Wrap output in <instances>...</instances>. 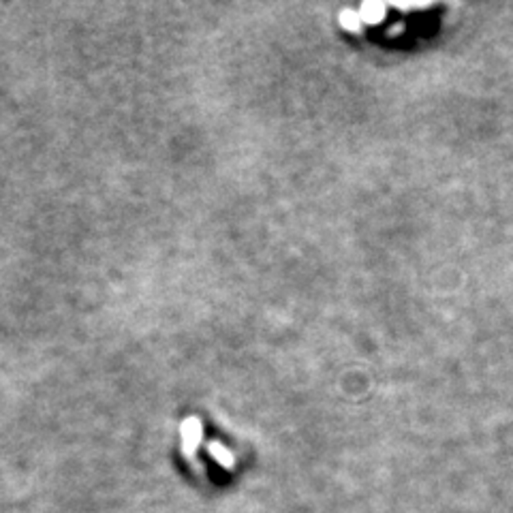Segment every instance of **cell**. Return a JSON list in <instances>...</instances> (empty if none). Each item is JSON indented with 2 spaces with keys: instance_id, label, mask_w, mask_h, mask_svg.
I'll use <instances>...</instances> for the list:
<instances>
[{
  "instance_id": "3",
  "label": "cell",
  "mask_w": 513,
  "mask_h": 513,
  "mask_svg": "<svg viewBox=\"0 0 513 513\" xmlns=\"http://www.w3.org/2000/svg\"><path fill=\"white\" fill-rule=\"evenodd\" d=\"M360 17L364 24H381L387 15V5L383 3H364L360 7Z\"/></svg>"
},
{
  "instance_id": "4",
  "label": "cell",
  "mask_w": 513,
  "mask_h": 513,
  "mask_svg": "<svg viewBox=\"0 0 513 513\" xmlns=\"http://www.w3.org/2000/svg\"><path fill=\"white\" fill-rule=\"evenodd\" d=\"M340 24H342L347 30H351V32H362L364 26H366V24L362 22L360 13L353 11V9H345V11L340 13Z\"/></svg>"
},
{
  "instance_id": "1",
  "label": "cell",
  "mask_w": 513,
  "mask_h": 513,
  "mask_svg": "<svg viewBox=\"0 0 513 513\" xmlns=\"http://www.w3.org/2000/svg\"><path fill=\"white\" fill-rule=\"evenodd\" d=\"M180 438H182V453L186 458H192L197 453L201 440H203V426L199 417H186L180 423Z\"/></svg>"
},
{
  "instance_id": "2",
  "label": "cell",
  "mask_w": 513,
  "mask_h": 513,
  "mask_svg": "<svg viewBox=\"0 0 513 513\" xmlns=\"http://www.w3.org/2000/svg\"><path fill=\"white\" fill-rule=\"evenodd\" d=\"M208 451L216 460V464L223 466L225 471H232L236 466V458H234L232 449H227L223 443H218V440H212V443L208 445Z\"/></svg>"
}]
</instances>
